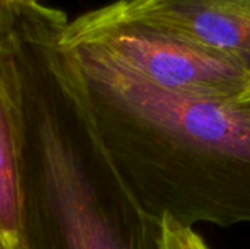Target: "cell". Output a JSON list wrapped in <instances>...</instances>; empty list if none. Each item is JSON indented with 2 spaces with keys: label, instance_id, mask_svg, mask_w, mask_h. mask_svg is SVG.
Segmentation results:
<instances>
[{
  "label": "cell",
  "instance_id": "obj_1",
  "mask_svg": "<svg viewBox=\"0 0 250 249\" xmlns=\"http://www.w3.org/2000/svg\"><path fill=\"white\" fill-rule=\"evenodd\" d=\"M63 12L22 0L0 47L21 158L23 249H155L60 47Z\"/></svg>",
  "mask_w": 250,
  "mask_h": 249
},
{
  "label": "cell",
  "instance_id": "obj_2",
  "mask_svg": "<svg viewBox=\"0 0 250 249\" xmlns=\"http://www.w3.org/2000/svg\"><path fill=\"white\" fill-rule=\"evenodd\" d=\"M60 47L105 153L149 220L250 225V116L236 101L161 90L63 32Z\"/></svg>",
  "mask_w": 250,
  "mask_h": 249
},
{
  "label": "cell",
  "instance_id": "obj_3",
  "mask_svg": "<svg viewBox=\"0 0 250 249\" xmlns=\"http://www.w3.org/2000/svg\"><path fill=\"white\" fill-rule=\"evenodd\" d=\"M63 37L97 45L161 90L193 98L237 101L250 73L233 59L138 15L125 0L66 23Z\"/></svg>",
  "mask_w": 250,
  "mask_h": 249
},
{
  "label": "cell",
  "instance_id": "obj_4",
  "mask_svg": "<svg viewBox=\"0 0 250 249\" xmlns=\"http://www.w3.org/2000/svg\"><path fill=\"white\" fill-rule=\"evenodd\" d=\"M129 9L239 63L250 73V0H125Z\"/></svg>",
  "mask_w": 250,
  "mask_h": 249
},
{
  "label": "cell",
  "instance_id": "obj_5",
  "mask_svg": "<svg viewBox=\"0 0 250 249\" xmlns=\"http://www.w3.org/2000/svg\"><path fill=\"white\" fill-rule=\"evenodd\" d=\"M0 235L9 249H23L19 135L13 100L0 69Z\"/></svg>",
  "mask_w": 250,
  "mask_h": 249
},
{
  "label": "cell",
  "instance_id": "obj_6",
  "mask_svg": "<svg viewBox=\"0 0 250 249\" xmlns=\"http://www.w3.org/2000/svg\"><path fill=\"white\" fill-rule=\"evenodd\" d=\"M155 249H209V247L193 227L164 216L157 223Z\"/></svg>",
  "mask_w": 250,
  "mask_h": 249
},
{
  "label": "cell",
  "instance_id": "obj_7",
  "mask_svg": "<svg viewBox=\"0 0 250 249\" xmlns=\"http://www.w3.org/2000/svg\"><path fill=\"white\" fill-rule=\"evenodd\" d=\"M22 0H0V47L6 41Z\"/></svg>",
  "mask_w": 250,
  "mask_h": 249
},
{
  "label": "cell",
  "instance_id": "obj_8",
  "mask_svg": "<svg viewBox=\"0 0 250 249\" xmlns=\"http://www.w3.org/2000/svg\"><path fill=\"white\" fill-rule=\"evenodd\" d=\"M236 103H237V106H239L242 110H245V112L250 116V87L248 88V91H246Z\"/></svg>",
  "mask_w": 250,
  "mask_h": 249
},
{
  "label": "cell",
  "instance_id": "obj_9",
  "mask_svg": "<svg viewBox=\"0 0 250 249\" xmlns=\"http://www.w3.org/2000/svg\"><path fill=\"white\" fill-rule=\"evenodd\" d=\"M0 249H9L6 247V244H4V241H3V238H1V235H0Z\"/></svg>",
  "mask_w": 250,
  "mask_h": 249
},
{
  "label": "cell",
  "instance_id": "obj_10",
  "mask_svg": "<svg viewBox=\"0 0 250 249\" xmlns=\"http://www.w3.org/2000/svg\"><path fill=\"white\" fill-rule=\"evenodd\" d=\"M29 1H37V3H41V0H29Z\"/></svg>",
  "mask_w": 250,
  "mask_h": 249
}]
</instances>
